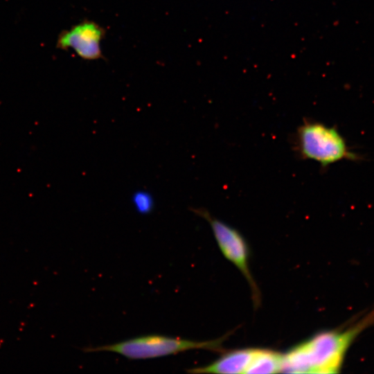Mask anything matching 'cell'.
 <instances>
[{
  "label": "cell",
  "instance_id": "7a4b0ae2",
  "mask_svg": "<svg viewBox=\"0 0 374 374\" xmlns=\"http://www.w3.org/2000/svg\"><path fill=\"white\" fill-rule=\"evenodd\" d=\"M295 146L301 158L314 161L322 168L341 160L357 159L337 129L318 121L305 120L299 126Z\"/></svg>",
  "mask_w": 374,
  "mask_h": 374
},
{
  "label": "cell",
  "instance_id": "6da1fadb",
  "mask_svg": "<svg viewBox=\"0 0 374 374\" xmlns=\"http://www.w3.org/2000/svg\"><path fill=\"white\" fill-rule=\"evenodd\" d=\"M373 323L374 312L346 329L323 331L315 335L283 355L280 373H338L352 343Z\"/></svg>",
  "mask_w": 374,
  "mask_h": 374
},
{
  "label": "cell",
  "instance_id": "5b68a950",
  "mask_svg": "<svg viewBox=\"0 0 374 374\" xmlns=\"http://www.w3.org/2000/svg\"><path fill=\"white\" fill-rule=\"evenodd\" d=\"M105 29L94 21L84 19L62 31L57 41V47L73 49L84 60H97L104 58L100 43L105 37Z\"/></svg>",
  "mask_w": 374,
  "mask_h": 374
},
{
  "label": "cell",
  "instance_id": "52a82bcc",
  "mask_svg": "<svg viewBox=\"0 0 374 374\" xmlns=\"http://www.w3.org/2000/svg\"><path fill=\"white\" fill-rule=\"evenodd\" d=\"M283 355L267 349L256 348L252 359L245 371L247 374L280 373Z\"/></svg>",
  "mask_w": 374,
  "mask_h": 374
},
{
  "label": "cell",
  "instance_id": "8992f818",
  "mask_svg": "<svg viewBox=\"0 0 374 374\" xmlns=\"http://www.w3.org/2000/svg\"><path fill=\"white\" fill-rule=\"evenodd\" d=\"M256 348L238 349L227 352L219 359L204 366L193 368L186 371L189 373H245Z\"/></svg>",
  "mask_w": 374,
  "mask_h": 374
},
{
  "label": "cell",
  "instance_id": "3957f363",
  "mask_svg": "<svg viewBox=\"0 0 374 374\" xmlns=\"http://www.w3.org/2000/svg\"><path fill=\"white\" fill-rule=\"evenodd\" d=\"M222 339L196 341L160 335H148L121 342L83 348L84 352L107 351L130 359H146L175 355L192 349L221 350Z\"/></svg>",
  "mask_w": 374,
  "mask_h": 374
},
{
  "label": "cell",
  "instance_id": "ba28073f",
  "mask_svg": "<svg viewBox=\"0 0 374 374\" xmlns=\"http://www.w3.org/2000/svg\"><path fill=\"white\" fill-rule=\"evenodd\" d=\"M134 205L139 213L147 214L153 208V199L151 195L145 191H139L133 196Z\"/></svg>",
  "mask_w": 374,
  "mask_h": 374
},
{
  "label": "cell",
  "instance_id": "277c9868",
  "mask_svg": "<svg viewBox=\"0 0 374 374\" xmlns=\"http://www.w3.org/2000/svg\"><path fill=\"white\" fill-rule=\"evenodd\" d=\"M192 211L209 223L213 235L224 256L234 264L248 281L256 305L260 302V292L249 268V249L246 241L240 232L212 216L204 208Z\"/></svg>",
  "mask_w": 374,
  "mask_h": 374
}]
</instances>
